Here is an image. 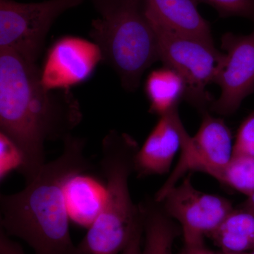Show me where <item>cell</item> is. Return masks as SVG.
I'll use <instances>...</instances> for the list:
<instances>
[{"label":"cell","mask_w":254,"mask_h":254,"mask_svg":"<svg viewBox=\"0 0 254 254\" xmlns=\"http://www.w3.org/2000/svg\"><path fill=\"white\" fill-rule=\"evenodd\" d=\"M68 90L47 89L36 64L0 50V133L18 148L26 183L46 163V142H63L81 123V108Z\"/></svg>","instance_id":"obj_1"},{"label":"cell","mask_w":254,"mask_h":254,"mask_svg":"<svg viewBox=\"0 0 254 254\" xmlns=\"http://www.w3.org/2000/svg\"><path fill=\"white\" fill-rule=\"evenodd\" d=\"M63 150L46 163L23 190L0 197V228L26 242L35 254H82L71 240L65 188L76 174L91 171L86 141L68 136Z\"/></svg>","instance_id":"obj_2"},{"label":"cell","mask_w":254,"mask_h":254,"mask_svg":"<svg viewBox=\"0 0 254 254\" xmlns=\"http://www.w3.org/2000/svg\"><path fill=\"white\" fill-rule=\"evenodd\" d=\"M138 148L129 135L115 130L103 138L100 169L105 180V203L77 246L82 254H121L143 222L141 205L133 203L128 186Z\"/></svg>","instance_id":"obj_3"},{"label":"cell","mask_w":254,"mask_h":254,"mask_svg":"<svg viewBox=\"0 0 254 254\" xmlns=\"http://www.w3.org/2000/svg\"><path fill=\"white\" fill-rule=\"evenodd\" d=\"M100 17L90 36L103 61L113 68L126 91L138 89L145 71L160 61L154 28L145 0H92Z\"/></svg>","instance_id":"obj_4"},{"label":"cell","mask_w":254,"mask_h":254,"mask_svg":"<svg viewBox=\"0 0 254 254\" xmlns=\"http://www.w3.org/2000/svg\"><path fill=\"white\" fill-rule=\"evenodd\" d=\"M151 24L156 35L160 61L183 78L186 85L184 100L204 111L215 100L207 86L214 83L226 55L204 42Z\"/></svg>","instance_id":"obj_5"},{"label":"cell","mask_w":254,"mask_h":254,"mask_svg":"<svg viewBox=\"0 0 254 254\" xmlns=\"http://www.w3.org/2000/svg\"><path fill=\"white\" fill-rule=\"evenodd\" d=\"M83 0H46L22 3L0 0V50L36 64L55 21Z\"/></svg>","instance_id":"obj_6"},{"label":"cell","mask_w":254,"mask_h":254,"mask_svg":"<svg viewBox=\"0 0 254 254\" xmlns=\"http://www.w3.org/2000/svg\"><path fill=\"white\" fill-rule=\"evenodd\" d=\"M159 203L170 218L181 227L185 246L203 245L234 210L230 200L197 190L190 176L169 190Z\"/></svg>","instance_id":"obj_7"},{"label":"cell","mask_w":254,"mask_h":254,"mask_svg":"<svg viewBox=\"0 0 254 254\" xmlns=\"http://www.w3.org/2000/svg\"><path fill=\"white\" fill-rule=\"evenodd\" d=\"M233 150L231 130L225 122L204 112L195 136H190L187 130L184 133L180 161L155 199L160 201L189 171L202 172L217 180L232 160Z\"/></svg>","instance_id":"obj_8"},{"label":"cell","mask_w":254,"mask_h":254,"mask_svg":"<svg viewBox=\"0 0 254 254\" xmlns=\"http://www.w3.org/2000/svg\"><path fill=\"white\" fill-rule=\"evenodd\" d=\"M225 62L215 76L221 93L210 105L214 113L229 116L254 91V29L249 35L225 33L221 38Z\"/></svg>","instance_id":"obj_9"},{"label":"cell","mask_w":254,"mask_h":254,"mask_svg":"<svg viewBox=\"0 0 254 254\" xmlns=\"http://www.w3.org/2000/svg\"><path fill=\"white\" fill-rule=\"evenodd\" d=\"M96 43L78 37L66 36L50 48L41 70V81L48 90L69 89L89 77L100 62Z\"/></svg>","instance_id":"obj_10"},{"label":"cell","mask_w":254,"mask_h":254,"mask_svg":"<svg viewBox=\"0 0 254 254\" xmlns=\"http://www.w3.org/2000/svg\"><path fill=\"white\" fill-rule=\"evenodd\" d=\"M185 131L178 108L160 116L149 136L137 151L134 172L138 177L168 173L177 152L182 148Z\"/></svg>","instance_id":"obj_11"},{"label":"cell","mask_w":254,"mask_h":254,"mask_svg":"<svg viewBox=\"0 0 254 254\" xmlns=\"http://www.w3.org/2000/svg\"><path fill=\"white\" fill-rule=\"evenodd\" d=\"M150 22L175 34L215 46L210 24L193 0H145Z\"/></svg>","instance_id":"obj_12"},{"label":"cell","mask_w":254,"mask_h":254,"mask_svg":"<svg viewBox=\"0 0 254 254\" xmlns=\"http://www.w3.org/2000/svg\"><path fill=\"white\" fill-rule=\"evenodd\" d=\"M88 172L71 177L65 188L70 220L88 229L101 213L106 194L105 181L102 182Z\"/></svg>","instance_id":"obj_13"},{"label":"cell","mask_w":254,"mask_h":254,"mask_svg":"<svg viewBox=\"0 0 254 254\" xmlns=\"http://www.w3.org/2000/svg\"><path fill=\"white\" fill-rule=\"evenodd\" d=\"M145 91L150 113L160 117L178 108L180 102L185 99L186 85L176 71L164 66L148 75Z\"/></svg>","instance_id":"obj_14"},{"label":"cell","mask_w":254,"mask_h":254,"mask_svg":"<svg viewBox=\"0 0 254 254\" xmlns=\"http://www.w3.org/2000/svg\"><path fill=\"white\" fill-rule=\"evenodd\" d=\"M145 235L143 254H173L174 242L181 230L173 223L158 202L141 204Z\"/></svg>","instance_id":"obj_15"},{"label":"cell","mask_w":254,"mask_h":254,"mask_svg":"<svg viewBox=\"0 0 254 254\" xmlns=\"http://www.w3.org/2000/svg\"><path fill=\"white\" fill-rule=\"evenodd\" d=\"M209 238L227 253H249L254 250V215L235 209Z\"/></svg>","instance_id":"obj_16"},{"label":"cell","mask_w":254,"mask_h":254,"mask_svg":"<svg viewBox=\"0 0 254 254\" xmlns=\"http://www.w3.org/2000/svg\"><path fill=\"white\" fill-rule=\"evenodd\" d=\"M217 180L250 196L254 192V157L233 155Z\"/></svg>","instance_id":"obj_17"},{"label":"cell","mask_w":254,"mask_h":254,"mask_svg":"<svg viewBox=\"0 0 254 254\" xmlns=\"http://www.w3.org/2000/svg\"><path fill=\"white\" fill-rule=\"evenodd\" d=\"M213 6L222 17L240 16L254 22V0H193Z\"/></svg>","instance_id":"obj_18"},{"label":"cell","mask_w":254,"mask_h":254,"mask_svg":"<svg viewBox=\"0 0 254 254\" xmlns=\"http://www.w3.org/2000/svg\"><path fill=\"white\" fill-rule=\"evenodd\" d=\"M233 155L254 157V110L241 124L234 144Z\"/></svg>","instance_id":"obj_19"},{"label":"cell","mask_w":254,"mask_h":254,"mask_svg":"<svg viewBox=\"0 0 254 254\" xmlns=\"http://www.w3.org/2000/svg\"><path fill=\"white\" fill-rule=\"evenodd\" d=\"M143 234V220L137 227L131 240L125 247L121 254H143L142 253L141 240Z\"/></svg>","instance_id":"obj_20"},{"label":"cell","mask_w":254,"mask_h":254,"mask_svg":"<svg viewBox=\"0 0 254 254\" xmlns=\"http://www.w3.org/2000/svg\"><path fill=\"white\" fill-rule=\"evenodd\" d=\"M177 254H247V253L235 254L227 252H215L205 248L204 245L200 246H184L183 249Z\"/></svg>","instance_id":"obj_21"},{"label":"cell","mask_w":254,"mask_h":254,"mask_svg":"<svg viewBox=\"0 0 254 254\" xmlns=\"http://www.w3.org/2000/svg\"><path fill=\"white\" fill-rule=\"evenodd\" d=\"M241 208L247 210L249 213H252V215H254V192L252 195L248 196L245 203L241 206Z\"/></svg>","instance_id":"obj_22"},{"label":"cell","mask_w":254,"mask_h":254,"mask_svg":"<svg viewBox=\"0 0 254 254\" xmlns=\"http://www.w3.org/2000/svg\"><path fill=\"white\" fill-rule=\"evenodd\" d=\"M247 254H254V250L252 251V252H249Z\"/></svg>","instance_id":"obj_23"}]
</instances>
